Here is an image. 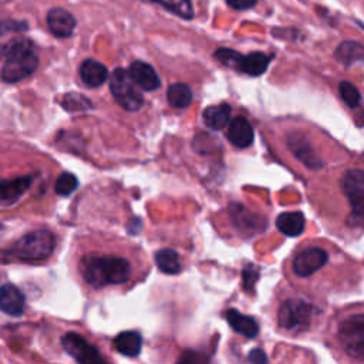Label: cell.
<instances>
[{
    "label": "cell",
    "mask_w": 364,
    "mask_h": 364,
    "mask_svg": "<svg viewBox=\"0 0 364 364\" xmlns=\"http://www.w3.org/2000/svg\"><path fill=\"white\" fill-rule=\"evenodd\" d=\"M84 280L92 287L125 283L131 276V264L117 256H85L80 263Z\"/></svg>",
    "instance_id": "cell-1"
},
{
    "label": "cell",
    "mask_w": 364,
    "mask_h": 364,
    "mask_svg": "<svg viewBox=\"0 0 364 364\" xmlns=\"http://www.w3.org/2000/svg\"><path fill=\"white\" fill-rule=\"evenodd\" d=\"M55 247V237L51 232L40 229L26 233L11 246L0 252V260L9 263L11 260L18 262H38L46 260Z\"/></svg>",
    "instance_id": "cell-2"
},
{
    "label": "cell",
    "mask_w": 364,
    "mask_h": 364,
    "mask_svg": "<svg viewBox=\"0 0 364 364\" xmlns=\"http://www.w3.org/2000/svg\"><path fill=\"white\" fill-rule=\"evenodd\" d=\"M6 55L1 78L6 82H18L31 75L38 65V55L30 40L18 38L3 48Z\"/></svg>",
    "instance_id": "cell-3"
},
{
    "label": "cell",
    "mask_w": 364,
    "mask_h": 364,
    "mask_svg": "<svg viewBox=\"0 0 364 364\" xmlns=\"http://www.w3.org/2000/svg\"><path fill=\"white\" fill-rule=\"evenodd\" d=\"M337 341L350 357L364 361V313L348 316L340 321Z\"/></svg>",
    "instance_id": "cell-4"
},
{
    "label": "cell",
    "mask_w": 364,
    "mask_h": 364,
    "mask_svg": "<svg viewBox=\"0 0 364 364\" xmlns=\"http://www.w3.org/2000/svg\"><path fill=\"white\" fill-rule=\"evenodd\" d=\"M109 90L115 101L127 111H138L144 105L142 92L125 68H115L111 74Z\"/></svg>",
    "instance_id": "cell-5"
},
{
    "label": "cell",
    "mask_w": 364,
    "mask_h": 364,
    "mask_svg": "<svg viewBox=\"0 0 364 364\" xmlns=\"http://www.w3.org/2000/svg\"><path fill=\"white\" fill-rule=\"evenodd\" d=\"M314 306L307 303L301 299H287L282 303L279 313H277V321L282 328L290 330V331H303L309 328L311 324L313 316H314Z\"/></svg>",
    "instance_id": "cell-6"
},
{
    "label": "cell",
    "mask_w": 364,
    "mask_h": 364,
    "mask_svg": "<svg viewBox=\"0 0 364 364\" xmlns=\"http://www.w3.org/2000/svg\"><path fill=\"white\" fill-rule=\"evenodd\" d=\"M341 189L351 206V219L364 223V171H347L341 179Z\"/></svg>",
    "instance_id": "cell-7"
},
{
    "label": "cell",
    "mask_w": 364,
    "mask_h": 364,
    "mask_svg": "<svg viewBox=\"0 0 364 364\" xmlns=\"http://www.w3.org/2000/svg\"><path fill=\"white\" fill-rule=\"evenodd\" d=\"M61 346L77 363H81V364L104 363V358L100 355L98 350L77 333H67L65 336H63Z\"/></svg>",
    "instance_id": "cell-8"
},
{
    "label": "cell",
    "mask_w": 364,
    "mask_h": 364,
    "mask_svg": "<svg viewBox=\"0 0 364 364\" xmlns=\"http://www.w3.org/2000/svg\"><path fill=\"white\" fill-rule=\"evenodd\" d=\"M328 260V255L320 247H307L300 250L293 259V272L300 277H309L321 269Z\"/></svg>",
    "instance_id": "cell-9"
},
{
    "label": "cell",
    "mask_w": 364,
    "mask_h": 364,
    "mask_svg": "<svg viewBox=\"0 0 364 364\" xmlns=\"http://www.w3.org/2000/svg\"><path fill=\"white\" fill-rule=\"evenodd\" d=\"M47 24L50 31L60 38L70 37L75 28V18L74 16L60 7H54L47 14Z\"/></svg>",
    "instance_id": "cell-10"
},
{
    "label": "cell",
    "mask_w": 364,
    "mask_h": 364,
    "mask_svg": "<svg viewBox=\"0 0 364 364\" xmlns=\"http://www.w3.org/2000/svg\"><path fill=\"white\" fill-rule=\"evenodd\" d=\"M135 84L144 91H155L161 85V80L152 65L144 61H134L128 70Z\"/></svg>",
    "instance_id": "cell-11"
},
{
    "label": "cell",
    "mask_w": 364,
    "mask_h": 364,
    "mask_svg": "<svg viewBox=\"0 0 364 364\" xmlns=\"http://www.w3.org/2000/svg\"><path fill=\"white\" fill-rule=\"evenodd\" d=\"M31 176H18L0 181V205H13L30 188Z\"/></svg>",
    "instance_id": "cell-12"
},
{
    "label": "cell",
    "mask_w": 364,
    "mask_h": 364,
    "mask_svg": "<svg viewBox=\"0 0 364 364\" xmlns=\"http://www.w3.org/2000/svg\"><path fill=\"white\" fill-rule=\"evenodd\" d=\"M228 139L237 148H247L253 144L255 132L250 122L243 117H236L228 127Z\"/></svg>",
    "instance_id": "cell-13"
},
{
    "label": "cell",
    "mask_w": 364,
    "mask_h": 364,
    "mask_svg": "<svg viewBox=\"0 0 364 364\" xmlns=\"http://www.w3.org/2000/svg\"><path fill=\"white\" fill-rule=\"evenodd\" d=\"M0 309L6 314L20 316L24 311V294L14 284H3L0 287Z\"/></svg>",
    "instance_id": "cell-14"
},
{
    "label": "cell",
    "mask_w": 364,
    "mask_h": 364,
    "mask_svg": "<svg viewBox=\"0 0 364 364\" xmlns=\"http://www.w3.org/2000/svg\"><path fill=\"white\" fill-rule=\"evenodd\" d=\"M80 77L88 87H100L107 81L108 70L102 63L88 58L80 65Z\"/></svg>",
    "instance_id": "cell-15"
},
{
    "label": "cell",
    "mask_w": 364,
    "mask_h": 364,
    "mask_svg": "<svg viewBox=\"0 0 364 364\" xmlns=\"http://www.w3.org/2000/svg\"><path fill=\"white\" fill-rule=\"evenodd\" d=\"M289 142V148L291 149V152L300 159L303 161V164L309 168H320L321 162L318 161V158L316 156L314 151L311 149L309 141L299 134H291V136L287 139Z\"/></svg>",
    "instance_id": "cell-16"
},
{
    "label": "cell",
    "mask_w": 364,
    "mask_h": 364,
    "mask_svg": "<svg viewBox=\"0 0 364 364\" xmlns=\"http://www.w3.org/2000/svg\"><path fill=\"white\" fill-rule=\"evenodd\" d=\"M226 320L229 323V326L239 334L247 337V338H253L257 336L259 333V326L256 323V320L250 316H245L240 311H237L236 309H229L226 311Z\"/></svg>",
    "instance_id": "cell-17"
},
{
    "label": "cell",
    "mask_w": 364,
    "mask_h": 364,
    "mask_svg": "<svg viewBox=\"0 0 364 364\" xmlns=\"http://www.w3.org/2000/svg\"><path fill=\"white\" fill-rule=\"evenodd\" d=\"M304 215L301 212H284L280 213L276 219V226L277 229L290 237L299 236L304 230Z\"/></svg>",
    "instance_id": "cell-18"
},
{
    "label": "cell",
    "mask_w": 364,
    "mask_h": 364,
    "mask_svg": "<svg viewBox=\"0 0 364 364\" xmlns=\"http://www.w3.org/2000/svg\"><path fill=\"white\" fill-rule=\"evenodd\" d=\"M269 63H270V57L259 51L250 53L247 55L242 54L236 70L249 75H262L267 70Z\"/></svg>",
    "instance_id": "cell-19"
},
{
    "label": "cell",
    "mask_w": 364,
    "mask_h": 364,
    "mask_svg": "<svg viewBox=\"0 0 364 364\" xmlns=\"http://www.w3.org/2000/svg\"><path fill=\"white\" fill-rule=\"evenodd\" d=\"M142 347V337L138 331H122L114 338V348L127 357H135Z\"/></svg>",
    "instance_id": "cell-20"
},
{
    "label": "cell",
    "mask_w": 364,
    "mask_h": 364,
    "mask_svg": "<svg viewBox=\"0 0 364 364\" xmlns=\"http://www.w3.org/2000/svg\"><path fill=\"white\" fill-rule=\"evenodd\" d=\"M334 57L346 67H350L354 63H364V46L353 40L343 41L336 48Z\"/></svg>",
    "instance_id": "cell-21"
},
{
    "label": "cell",
    "mask_w": 364,
    "mask_h": 364,
    "mask_svg": "<svg viewBox=\"0 0 364 364\" xmlns=\"http://www.w3.org/2000/svg\"><path fill=\"white\" fill-rule=\"evenodd\" d=\"M230 112L232 108L229 104H218V105H210L208 108H205L202 118L206 127L212 128V129H222L223 127L228 125L229 119H230Z\"/></svg>",
    "instance_id": "cell-22"
},
{
    "label": "cell",
    "mask_w": 364,
    "mask_h": 364,
    "mask_svg": "<svg viewBox=\"0 0 364 364\" xmlns=\"http://www.w3.org/2000/svg\"><path fill=\"white\" fill-rule=\"evenodd\" d=\"M192 98V90L183 82H173L168 87L166 100L173 108H186L188 105H191Z\"/></svg>",
    "instance_id": "cell-23"
},
{
    "label": "cell",
    "mask_w": 364,
    "mask_h": 364,
    "mask_svg": "<svg viewBox=\"0 0 364 364\" xmlns=\"http://www.w3.org/2000/svg\"><path fill=\"white\" fill-rule=\"evenodd\" d=\"M155 263L162 273L175 274L181 270L179 255L172 249H161L155 253Z\"/></svg>",
    "instance_id": "cell-24"
},
{
    "label": "cell",
    "mask_w": 364,
    "mask_h": 364,
    "mask_svg": "<svg viewBox=\"0 0 364 364\" xmlns=\"http://www.w3.org/2000/svg\"><path fill=\"white\" fill-rule=\"evenodd\" d=\"M144 1L159 4L164 9H166L168 11H171L185 20H191L195 14L191 0H144Z\"/></svg>",
    "instance_id": "cell-25"
},
{
    "label": "cell",
    "mask_w": 364,
    "mask_h": 364,
    "mask_svg": "<svg viewBox=\"0 0 364 364\" xmlns=\"http://www.w3.org/2000/svg\"><path fill=\"white\" fill-rule=\"evenodd\" d=\"M78 188V179L70 172H63L54 185V191L60 196H68Z\"/></svg>",
    "instance_id": "cell-26"
},
{
    "label": "cell",
    "mask_w": 364,
    "mask_h": 364,
    "mask_svg": "<svg viewBox=\"0 0 364 364\" xmlns=\"http://www.w3.org/2000/svg\"><path fill=\"white\" fill-rule=\"evenodd\" d=\"M338 91H340V97L343 98L346 105H348L350 108H354L360 104L361 95H360L358 90L355 88V85H353L351 82H348V81L340 82Z\"/></svg>",
    "instance_id": "cell-27"
},
{
    "label": "cell",
    "mask_w": 364,
    "mask_h": 364,
    "mask_svg": "<svg viewBox=\"0 0 364 364\" xmlns=\"http://www.w3.org/2000/svg\"><path fill=\"white\" fill-rule=\"evenodd\" d=\"M91 105V101L80 94H67L63 101V107L68 111H81Z\"/></svg>",
    "instance_id": "cell-28"
},
{
    "label": "cell",
    "mask_w": 364,
    "mask_h": 364,
    "mask_svg": "<svg viewBox=\"0 0 364 364\" xmlns=\"http://www.w3.org/2000/svg\"><path fill=\"white\" fill-rule=\"evenodd\" d=\"M240 57H242V54L232 50V48H219L215 53V58L218 61H220L223 65H228V67H232V68L237 67Z\"/></svg>",
    "instance_id": "cell-29"
},
{
    "label": "cell",
    "mask_w": 364,
    "mask_h": 364,
    "mask_svg": "<svg viewBox=\"0 0 364 364\" xmlns=\"http://www.w3.org/2000/svg\"><path fill=\"white\" fill-rule=\"evenodd\" d=\"M226 3L235 10H247L252 9L257 3V0H226Z\"/></svg>",
    "instance_id": "cell-30"
},
{
    "label": "cell",
    "mask_w": 364,
    "mask_h": 364,
    "mask_svg": "<svg viewBox=\"0 0 364 364\" xmlns=\"http://www.w3.org/2000/svg\"><path fill=\"white\" fill-rule=\"evenodd\" d=\"M249 360L252 363H266L267 361V357L266 354L262 351V350H253L250 354H249Z\"/></svg>",
    "instance_id": "cell-31"
},
{
    "label": "cell",
    "mask_w": 364,
    "mask_h": 364,
    "mask_svg": "<svg viewBox=\"0 0 364 364\" xmlns=\"http://www.w3.org/2000/svg\"><path fill=\"white\" fill-rule=\"evenodd\" d=\"M1 228H3V226H0V230H1Z\"/></svg>",
    "instance_id": "cell-32"
}]
</instances>
